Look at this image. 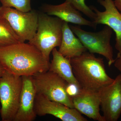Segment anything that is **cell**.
<instances>
[{"mask_svg":"<svg viewBox=\"0 0 121 121\" xmlns=\"http://www.w3.org/2000/svg\"><path fill=\"white\" fill-rule=\"evenodd\" d=\"M64 22L56 17L39 13L37 31L28 43L37 48L48 62L52 50L60 46Z\"/></svg>","mask_w":121,"mask_h":121,"instance_id":"3","label":"cell"},{"mask_svg":"<svg viewBox=\"0 0 121 121\" xmlns=\"http://www.w3.org/2000/svg\"><path fill=\"white\" fill-rule=\"evenodd\" d=\"M22 85V77L6 70L0 78V114L2 121H13L19 107Z\"/></svg>","mask_w":121,"mask_h":121,"instance_id":"4","label":"cell"},{"mask_svg":"<svg viewBox=\"0 0 121 121\" xmlns=\"http://www.w3.org/2000/svg\"><path fill=\"white\" fill-rule=\"evenodd\" d=\"M43 13L49 16H54L64 22L80 25L90 26L96 29L97 26L94 21L87 20L82 17L79 11L69 2L65 1L60 4H45L42 7Z\"/></svg>","mask_w":121,"mask_h":121,"instance_id":"13","label":"cell"},{"mask_svg":"<svg viewBox=\"0 0 121 121\" xmlns=\"http://www.w3.org/2000/svg\"><path fill=\"white\" fill-rule=\"evenodd\" d=\"M114 64L115 67L121 73V55L117 56Z\"/></svg>","mask_w":121,"mask_h":121,"instance_id":"20","label":"cell"},{"mask_svg":"<svg viewBox=\"0 0 121 121\" xmlns=\"http://www.w3.org/2000/svg\"><path fill=\"white\" fill-rule=\"evenodd\" d=\"M34 110L39 117L51 115L63 121H86L87 119L75 108L52 101L41 95L36 94Z\"/></svg>","mask_w":121,"mask_h":121,"instance_id":"9","label":"cell"},{"mask_svg":"<svg viewBox=\"0 0 121 121\" xmlns=\"http://www.w3.org/2000/svg\"><path fill=\"white\" fill-rule=\"evenodd\" d=\"M22 78L19 104L13 121H33L37 117L34 110L36 90L32 76H23Z\"/></svg>","mask_w":121,"mask_h":121,"instance_id":"12","label":"cell"},{"mask_svg":"<svg viewBox=\"0 0 121 121\" xmlns=\"http://www.w3.org/2000/svg\"><path fill=\"white\" fill-rule=\"evenodd\" d=\"M32 77L36 94L74 108L72 98L66 91L67 82L59 76L48 70L36 74Z\"/></svg>","mask_w":121,"mask_h":121,"instance_id":"5","label":"cell"},{"mask_svg":"<svg viewBox=\"0 0 121 121\" xmlns=\"http://www.w3.org/2000/svg\"><path fill=\"white\" fill-rule=\"evenodd\" d=\"M104 7L105 11L101 12L94 7H90L96 14L94 21L95 24L105 25L114 31L116 35L115 47L118 51L117 56L121 55V14L115 7L113 0H98Z\"/></svg>","mask_w":121,"mask_h":121,"instance_id":"10","label":"cell"},{"mask_svg":"<svg viewBox=\"0 0 121 121\" xmlns=\"http://www.w3.org/2000/svg\"><path fill=\"white\" fill-rule=\"evenodd\" d=\"M82 88L78 84L67 82L66 87V91L68 95L72 99L78 94Z\"/></svg>","mask_w":121,"mask_h":121,"instance_id":"19","label":"cell"},{"mask_svg":"<svg viewBox=\"0 0 121 121\" xmlns=\"http://www.w3.org/2000/svg\"><path fill=\"white\" fill-rule=\"evenodd\" d=\"M5 71V70L4 68V67L3 66L1 63H0V78L1 77L2 75L4 73Z\"/></svg>","mask_w":121,"mask_h":121,"instance_id":"22","label":"cell"},{"mask_svg":"<svg viewBox=\"0 0 121 121\" xmlns=\"http://www.w3.org/2000/svg\"><path fill=\"white\" fill-rule=\"evenodd\" d=\"M2 6L14 8L19 11L27 12L31 11V0H0Z\"/></svg>","mask_w":121,"mask_h":121,"instance_id":"17","label":"cell"},{"mask_svg":"<svg viewBox=\"0 0 121 121\" xmlns=\"http://www.w3.org/2000/svg\"><path fill=\"white\" fill-rule=\"evenodd\" d=\"M23 42L15 33L9 23L0 19V47Z\"/></svg>","mask_w":121,"mask_h":121,"instance_id":"16","label":"cell"},{"mask_svg":"<svg viewBox=\"0 0 121 121\" xmlns=\"http://www.w3.org/2000/svg\"><path fill=\"white\" fill-rule=\"evenodd\" d=\"M114 2L115 7L121 14V0H114Z\"/></svg>","mask_w":121,"mask_h":121,"instance_id":"21","label":"cell"},{"mask_svg":"<svg viewBox=\"0 0 121 121\" xmlns=\"http://www.w3.org/2000/svg\"><path fill=\"white\" fill-rule=\"evenodd\" d=\"M0 63L5 70L21 77L47 71L50 64L37 48L25 42L0 47Z\"/></svg>","mask_w":121,"mask_h":121,"instance_id":"1","label":"cell"},{"mask_svg":"<svg viewBox=\"0 0 121 121\" xmlns=\"http://www.w3.org/2000/svg\"><path fill=\"white\" fill-rule=\"evenodd\" d=\"M70 27L89 52L104 56L108 61L109 66L114 64L115 59L110 43L112 30L110 27L105 25L101 31L94 32L85 31L78 26Z\"/></svg>","mask_w":121,"mask_h":121,"instance_id":"6","label":"cell"},{"mask_svg":"<svg viewBox=\"0 0 121 121\" xmlns=\"http://www.w3.org/2000/svg\"><path fill=\"white\" fill-rule=\"evenodd\" d=\"M74 108L94 121H106L100 114L101 99L99 91L82 88L72 98Z\"/></svg>","mask_w":121,"mask_h":121,"instance_id":"11","label":"cell"},{"mask_svg":"<svg viewBox=\"0 0 121 121\" xmlns=\"http://www.w3.org/2000/svg\"></svg>","mask_w":121,"mask_h":121,"instance_id":"23","label":"cell"},{"mask_svg":"<svg viewBox=\"0 0 121 121\" xmlns=\"http://www.w3.org/2000/svg\"><path fill=\"white\" fill-rule=\"evenodd\" d=\"M87 50L79 39L76 37L68 23L64 21L59 51L65 57L71 59L79 56Z\"/></svg>","mask_w":121,"mask_h":121,"instance_id":"14","label":"cell"},{"mask_svg":"<svg viewBox=\"0 0 121 121\" xmlns=\"http://www.w3.org/2000/svg\"><path fill=\"white\" fill-rule=\"evenodd\" d=\"M39 15L35 10L24 12L11 7H0V19L7 21L23 42L29 41L35 36L38 26Z\"/></svg>","mask_w":121,"mask_h":121,"instance_id":"7","label":"cell"},{"mask_svg":"<svg viewBox=\"0 0 121 121\" xmlns=\"http://www.w3.org/2000/svg\"><path fill=\"white\" fill-rule=\"evenodd\" d=\"M52 52V59L50 63L49 70L58 74L68 83L80 86L74 75L70 59L63 56L56 48Z\"/></svg>","mask_w":121,"mask_h":121,"instance_id":"15","label":"cell"},{"mask_svg":"<svg viewBox=\"0 0 121 121\" xmlns=\"http://www.w3.org/2000/svg\"><path fill=\"white\" fill-rule=\"evenodd\" d=\"M98 91L105 121H117L121 114V74Z\"/></svg>","mask_w":121,"mask_h":121,"instance_id":"8","label":"cell"},{"mask_svg":"<svg viewBox=\"0 0 121 121\" xmlns=\"http://www.w3.org/2000/svg\"><path fill=\"white\" fill-rule=\"evenodd\" d=\"M77 10L82 12L84 15L94 21L95 19L96 14L90 7L86 4L85 0H66Z\"/></svg>","mask_w":121,"mask_h":121,"instance_id":"18","label":"cell"},{"mask_svg":"<svg viewBox=\"0 0 121 121\" xmlns=\"http://www.w3.org/2000/svg\"><path fill=\"white\" fill-rule=\"evenodd\" d=\"M70 60L74 75L82 88L98 91L114 79L107 73L103 59L93 53L86 52Z\"/></svg>","mask_w":121,"mask_h":121,"instance_id":"2","label":"cell"}]
</instances>
